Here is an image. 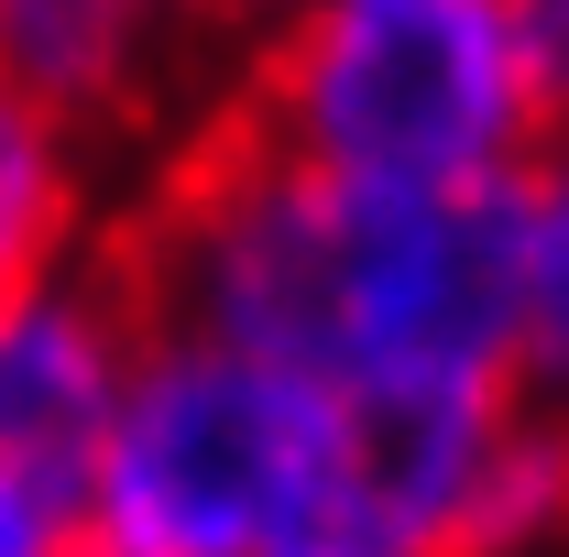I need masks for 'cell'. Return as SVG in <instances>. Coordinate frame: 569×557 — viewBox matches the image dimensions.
Listing matches in <instances>:
<instances>
[{
  "label": "cell",
  "mask_w": 569,
  "mask_h": 557,
  "mask_svg": "<svg viewBox=\"0 0 569 557\" xmlns=\"http://www.w3.org/2000/svg\"><path fill=\"white\" fill-rule=\"evenodd\" d=\"M153 328L318 394H503V186L383 198L198 132L99 241Z\"/></svg>",
  "instance_id": "1"
},
{
  "label": "cell",
  "mask_w": 569,
  "mask_h": 557,
  "mask_svg": "<svg viewBox=\"0 0 569 557\" xmlns=\"http://www.w3.org/2000/svg\"><path fill=\"white\" fill-rule=\"evenodd\" d=\"M209 121L383 198H471L548 142L515 67V0H263Z\"/></svg>",
  "instance_id": "2"
},
{
  "label": "cell",
  "mask_w": 569,
  "mask_h": 557,
  "mask_svg": "<svg viewBox=\"0 0 569 557\" xmlns=\"http://www.w3.org/2000/svg\"><path fill=\"white\" fill-rule=\"evenodd\" d=\"M318 383L142 317L132 394L77 482V557H263L329 448Z\"/></svg>",
  "instance_id": "3"
},
{
  "label": "cell",
  "mask_w": 569,
  "mask_h": 557,
  "mask_svg": "<svg viewBox=\"0 0 569 557\" xmlns=\"http://www.w3.org/2000/svg\"><path fill=\"white\" fill-rule=\"evenodd\" d=\"M515 394H340L263 557H471V492Z\"/></svg>",
  "instance_id": "4"
},
{
  "label": "cell",
  "mask_w": 569,
  "mask_h": 557,
  "mask_svg": "<svg viewBox=\"0 0 569 557\" xmlns=\"http://www.w3.org/2000/svg\"><path fill=\"white\" fill-rule=\"evenodd\" d=\"M132 361H142V306L110 252L11 295L0 306V459L77 503L99 437L132 394Z\"/></svg>",
  "instance_id": "5"
},
{
  "label": "cell",
  "mask_w": 569,
  "mask_h": 557,
  "mask_svg": "<svg viewBox=\"0 0 569 557\" xmlns=\"http://www.w3.org/2000/svg\"><path fill=\"white\" fill-rule=\"evenodd\" d=\"M0 88L110 164V142L132 132L187 142L219 99V67L164 22H142L132 0H0Z\"/></svg>",
  "instance_id": "6"
},
{
  "label": "cell",
  "mask_w": 569,
  "mask_h": 557,
  "mask_svg": "<svg viewBox=\"0 0 569 557\" xmlns=\"http://www.w3.org/2000/svg\"><path fill=\"white\" fill-rule=\"evenodd\" d=\"M503 394L569 426V132L503 175Z\"/></svg>",
  "instance_id": "7"
},
{
  "label": "cell",
  "mask_w": 569,
  "mask_h": 557,
  "mask_svg": "<svg viewBox=\"0 0 569 557\" xmlns=\"http://www.w3.org/2000/svg\"><path fill=\"white\" fill-rule=\"evenodd\" d=\"M110 241L99 219V153L77 132H56L33 99L0 88V306L33 295L44 274H67Z\"/></svg>",
  "instance_id": "8"
},
{
  "label": "cell",
  "mask_w": 569,
  "mask_h": 557,
  "mask_svg": "<svg viewBox=\"0 0 569 557\" xmlns=\"http://www.w3.org/2000/svg\"><path fill=\"white\" fill-rule=\"evenodd\" d=\"M569 525V426L559 416H503L482 492H471V557H526Z\"/></svg>",
  "instance_id": "9"
},
{
  "label": "cell",
  "mask_w": 569,
  "mask_h": 557,
  "mask_svg": "<svg viewBox=\"0 0 569 557\" xmlns=\"http://www.w3.org/2000/svg\"><path fill=\"white\" fill-rule=\"evenodd\" d=\"M515 67L537 99V132H569V0H515Z\"/></svg>",
  "instance_id": "10"
},
{
  "label": "cell",
  "mask_w": 569,
  "mask_h": 557,
  "mask_svg": "<svg viewBox=\"0 0 569 557\" xmlns=\"http://www.w3.org/2000/svg\"><path fill=\"white\" fill-rule=\"evenodd\" d=\"M0 557H77V503L0 459Z\"/></svg>",
  "instance_id": "11"
},
{
  "label": "cell",
  "mask_w": 569,
  "mask_h": 557,
  "mask_svg": "<svg viewBox=\"0 0 569 557\" xmlns=\"http://www.w3.org/2000/svg\"><path fill=\"white\" fill-rule=\"evenodd\" d=\"M132 11H142V22H164L176 44H198L209 67H230V44L252 33V11H263V0H132Z\"/></svg>",
  "instance_id": "12"
}]
</instances>
